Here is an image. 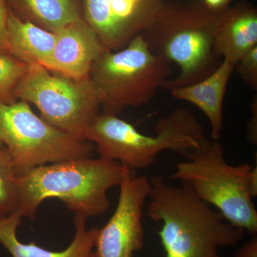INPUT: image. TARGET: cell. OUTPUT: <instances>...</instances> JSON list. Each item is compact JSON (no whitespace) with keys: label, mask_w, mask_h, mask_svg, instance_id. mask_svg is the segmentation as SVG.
<instances>
[{"label":"cell","mask_w":257,"mask_h":257,"mask_svg":"<svg viewBox=\"0 0 257 257\" xmlns=\"http://www.w3.org/2000/svg\"><path fill=\"white\" fill-rule=\"evenodd\" d=\"M226 10V9H225ZM224 10L216 11L203 1L167 0L150 26L142 33L149 48L180 72L162 89L192 85L214 72L223 59L214 51V39Z\"/></svg>","instance_id":"3957f363"},{"label":"cell","mask_w":257,"mask_h":257,"mask_svg":"<svg viewBox=\"0 0 257 257\" xmlns=\"http://www.w3.org/2000/svg\"><path fill=\"white\" fill-rule=\"evenodd\" d=\"M0 138L17 176L40 166L91 157L95 149L90 142L77 140L52 126L20 100L0 104Z\"/></svg>","instance_id":"ba28073f"},{"label":"cell","mask_w":257,"mask_h":257,"mask_svg":"<svg viewBox=\"0 0 257 257\" xmlns=\"http://www.w3.org/2000/svg\"><path fill=\"white\" fill-rule=\"evenodd\" d=\"M55 35V47L42 66L70 78H89L93 63L106 51L94 30L82 20Z\"/></svg>","instance_id":"8fae6325"},{"label":"cell","mask_w":257,"mask_h":257,"mask_svg":"<svg viewBox=\"0 0 257 257\" xmlns=\"http://www.w3.org/2000/svg\"><path fill=\"white\" fill-rule=\"evenodd\" d=\"M257 46V9L246 1L223 11L214 39V51L223 60L236 65Z\"/></svg>","instance_id":"7c38bea8"},{"label":"cell","mask_w":257,"mask_h":257,"mask_svg":"<svg viewBox=\"0 0 257 257\" xmlns=\"http://www.w3.org/2000/svg\"><path fill=\"white\" fill-rule=\"evenodd\" d=\"M235 70L234 64L223 60L210 75L192 85L171 89L172 96L197 106L210 122L211 138L220 140L223 128L222 106L230 77Z\"/></svg>","instance_id":"5bb4252c"},{"label":"cell","mask_w":257,"mask_h":257,"mask_svg":"<svg viewBox=\"0 0 257 257\" xmlns=\"http://www.w3.org/2000/svg\"><path fill=\"white\" fill-rule=\"evenodd\" d=\"M167 1L83 0V18L104 50L117 51L150 26Z\"/></svg>","instance_id":"30bf717a"},{"label":"cell","mask_w":257,"mask_h":257,"mask_svg":"<svg viewBox=\"0 0 257 257\" xmlns=\"http://www.w3.org/2000/svg\"><path fill=\"white\" fill-rule=\"evenodd\" d=\"M16 172L6 147H0V219L16 213Z\"/></svg>","instance_id":"e0dca14e"},{"label":"cell","mask_w":257,"mask_h":257,"mask_svg":"<svg viewBox=\"0 0 257 257\" xmlns=\"http://www.w3.org/2000/svg\"><path fill=\"white\" fill-rule=\"evenodd\" d=\"M150 182L147 214L161 224L165 257H221L219 248L236 247L243 239L244 230L228 222L189 184L171 185L160 176Z\"/></svg>","instance_id":"6da1fadb"},{"label":"cell","mask_w":257,"mask_h":257,"mask_svg":"<svg viewBox=\"0 0 257 257\" xmlns=\"http://www.w3.org/2000/svg\"><path fill=\"white\" fill-rule=\"evenodd\" d=\"M123 165L116 161L91 157L40 166L15 179L16 213L35 219L40 204L56 198L75 214L94 217L110 207L109 189L119 186Z\"/></svg>","instance_id":"7a4b0ae2"},{"label":"cell","mask_w":257,"mask_h":257,"mask_svg":"<svg viewBox=\"0 0 257 257\" xmlns=\"http://www.w3.org/2000/svg\"><path fill=\"white\" fill-rule=\"evenodd\" d=\"M18 213L0 219V243L13 257H92L99 228L87 229V217L75 214V232L70 244L63 251H50L35 241L22 242L18 238V229L23 220Z\"/></svg>","instance_id":"4fadbf2b"},{"label":"cell","mask_w":257,"mask_h":257,"mask_svg":"<svg viewBox=\"0 0 257 257\" xmlns=\"http://www.w3.org/2000/svg\"><path fill=\"white\" fill-rule=\"evenodd\" d=\"M202 1L210 9L221 11L229 8L231 0H202Z\"/></svg>","instance_id":"603a6c76"},{"label":"cell","mask_w":257,"mask_h":257,"mask_svg":"<svg viewBox=\"0 0 257 257\" xmlns=\"http://www.w3.org/2000/svg\"><path fill=\"white\" fill-rule=\"evenodd\" d=\"M35 25L56 32L84 20L77 0H12Z\"/></svg>","instance_id":"2e32d148"},{"label":"cell","mask_w":257,"mask_h":257,"mask_svg":"<svg viewBox=\"0 0 257 257\" xmlns=\"http://www.w3.org/2000/svg\"><path fill=\"white\" fill-rule=\"evenodd\" d=\"M122 165L118 204L105 226L98 231L92 257H133L143 248V209L150 192V178L135 175Z\"/></svg>","instance_id":"9c48e42d"},{"label":"cell","mask_w":257,"mask_h":257,"mask_svg":"<svg viewBox=\"0 0 257 257\" xmlns=\"http://www.w3.org/2000/svg\"><path fill=\"white\" fill-rule=\"evenodd\" d=\"M29 65L10 55H0V104L18 101L15 95L19 81L28 71Z\"/></svg>","instance_id":"ac0fdd59"},{"label":"cell","mask_w":257,"mask_h":257,"mask_svg":"<svg viewBox=\"0 0 257 257\" xmlns=\"http://www.w3.org/2000/svg\"><path fill=\"white\" fill-rule=\"evenodd\" d=\"M9 12L8 0H0V55H9L8 46V20Z\"/></svg>","instance_id":"ffe728a7"},{"label":"cell","mask_w":257,"mask_h":257,"mask_svg":"<svg viewBox=\"0 0 257 257\" xmlns=\"http://www.w3.org/2000/svg\"><path fill=\"white\" fill-rule=\"evenodd\" d=\"M155 131V136H147L119 116L101 112L88 127L85 139L94 144L99 157L132 170L147 168L165 150L183 156L207 139L195 115L182 107L159 119Z\"/></svg>","instance_id":"5b68a950"},{"label":"cell","mask_w":257,"mask_h":257,"mask_svg":"<svg viewBox=\"0 0 257 257\" xmlns=\"http://www.w3.org/2000/svg\"><path fill=\"white\" fill-rule=\"evenodd\" d=\"M243 82L253 92L257 91V46L247 52L235 65Z\"/></svg>","instance_id":"d6986e66"},{"label":"cell","mask_w":257,"mask_h":257,"mask_svg":"<svg viewBox=\"0 0 257 257\" xmlns=\"http://www.w3.org/2000/svg\"><path fill=\"white\" fill-rule=\"evenodd\" d=\"M15 95L36 106L47 123L81 141H87V128L100 113L99 97L89 78H70L40 64L29 66Z\"/></svg>","instance_id":"52a82bcc"},{"label":"cell","mask_w":257,"mask_h":257,"mask_svg":"<svg viewBox=\"0 0 257 257\" xmlns=\"http://www.w3.org/2000/svg\"><path fill=\"white\" fill-rule=\"evenodd\" d=\"M251 116L248 120L246 130V140L252 145H257V96L253 97L251 104Z\"/></svg>","instance_id":"44dd1931"},{"label":"cell","mask_w":257,"mask_h":257,"mask_svg":"<svg viewBox=\"0 0 257 257\" xmlns=\"http://www.w3.org/2000/svg\"><path fill=\"white\" fill-rule=\"evenodd\" d=\"M5 147L4 144H3V141H2L1 138H0V147Z\"/></svg>","instance_id":"cb8c5ba5"},{"label":"cell","mask_w":257,"mask_h":257,"mask_svg":"<svg viewBox=\"0 0 257 257\" xmlns=\"http://www.w3.org/2000/svg\"><path fill=\"white\" fill-rule=\"evenodd\" d=\"M235 257H257V236L252 235V237L243 243L236 251Z\"/></svg>","instance_id":"7402d4cb"},{"label":"cell","mask_w":257,"mask_h":257,"mask_svg":"<svg viewBox=\"0 0 257 257\" xmlns=\"http://www.w3.org/2000/svg\"><path fill=\"white\" fill-rule=\"evenodd\" d=\"M170 64L155 55L142 34L117 51H104L91 67L101 113L118 116L127 107L147 104L168 80Z\"/></svg>","instance_id":"8992f818"},{"label":"cell","mask_w":257,"mask_h":257,"mask_svg":"<svg viewBox=\"0 0 257 257\" xmlns=\"http://www.w3.org/2000/svg\"><path fill=\"white\" fill-rule=\"evenodd\" d=\"M55 41V33L32 22L25 21L10 10L8 20L10 56L29 66H42L52 53Z\"/></svg>","instance_id":"9a60e30c"},{"label":"cell","mask_w":257,"mask_h":257,"mask_svg":"<svg viewBox=\"0 0 257 257\" xmlns=\"http://www.w3.org/2000/svg\"><path fill=\"white\" fill-rule=\"evenodd\" d=\"M170 178L186 182L198 197L217 208L230 224L251 235L257 232V167L229 165L219 141L206 139L186 152Z\"/></svg>","instance_id":"277c9868"}]
</instances>
